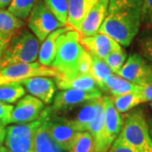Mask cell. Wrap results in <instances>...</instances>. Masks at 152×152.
I'll return each instance as SVG.
<instances>
[{"mask_svg": "<svg viewBox=\"0 0 152 152\" xmlns=\"http://www.w3.org/2000/svg\"><path fill=\"white\" fill-rule=\"evenodd\" d=\"M142 3L143 0H109L107 14L99 31L121 46H129L140 27Z\"/></svg>", "mask_w": 152, "mask_h": 152, "instance_id": "cell-1", "label": "cell"}, {"mask_svg": "<svg viewBox=\"0 0 152 152\" xmlns=\"http://www.w3.org/2000/svg\"><path fill=\"white\" fill-rule=\"evenodd\" d=\"M116 140L137 152H152L148 121L141 109H135L126 114L123 129Z\"/></svg>", "mask_w": 152, "mask_h": 152, "instance_id": "cell-2", "label": "cell"}, {"mask_svg": "<svg viewBox=\"0 0 152 152\" xmlns=\"http://www.w3.org/2000/svg\"><path fill=\"white\" fill-rule=\"evenodd\" d=\"M80 33L70 29L62 34L58 41V48L51 67L58 75L65 78L77 76V67L84 48L80 42Z\"/></svg>", "mask_w": 152, "mask_h": 152, "instance_id": "cell-3", "label": "cell"}, {"mask_svg": "<svg viewBox=\"0 0 152 152\" xmlns=\"http://www.w3.org/2000/svg\"><path fill=\"white\" fill-rule=\"evenodd\" d=\"M40 42L33 33L20 30L11 38L0 61V69L17 64H31L38 58Z\"/></svg>", "mask_w": 152, "mask_h": 152, "instance_id": "cell-4", "label": "cell"}, {"mask_svg": "<svg viewBox=\"0 0 152 152\" xmlns=\"http://www.w3.org/2000/svg\"><path fill=\"white\" fill-rule=\"evenodd\" d=\"M42 120L41 114L36 121L8 126L4 140L6 149L10 152H34V137Z\"/></svg>", "mask_w": 152, "mask_h": 152, "instance_id": "cell-5", "label": "cell"}, {"mask_svg": "<svg viewBox=\"0 0 152 152\" xmlns=\"http://www.w3.org/2000/svg\"><path fill=\"white\" fill-rule=\"evenodd\" d=\"M28 27L42 42L49 34L55 30L65 26L51 13L45 5L43 0H37L28 18Z\"/></svg>", "mask_w": 152, "mask_h": 152, "instance_id": "cell-6", "label": "cell"}, {"mask_svg": "<svg viewBox=\"0 0 152 152\" xmlns=\"http://www.w3.org/2000/svg\"><path fill=\"white\" fill-rule=\"evenodd\" d=\"M58 71L52 67L45 66L39 62L31 64H17L7 66L0 69V86L20 82L35 76L57 77Z\"/></svg>", "mask_w": 152, "mask_h": 152, "instance_id": "cell-7", "label": "cell"}, {"mask_svg": "<svg viewBox=\"0 0 152 152\" xmlns=\"http://www.w3.org/2000/svg\"><path fill=\"white\" fill-rule=\"evenodd\" d=\"M46 124L49 134L55 141L68 151L77 133L70 119L57 115L48 107L46 108Z\"/></svg>", "mask_w": 152, "mask_h": 152, "instance_id": "cell-8", "label": "cell"}, {"mask_svg": "<svg viewBox=\"0 0 152 152\" xmlns=\"http://www.w3.org/2000/svg\"><path fill=\"white\" fill-rule=\"evenodd\" d=\"M117 75L135 85L145 86L151 83L152 67L147 64L142 56L133 53L127 58Z\"/></svg>", "mask_w": 152, "mask_h": 152, "instance_id": "cell-9", "label": "cell"}, {"mask_svg": "<svg viewBox=\"0 0 152 152\" xmlns=\"http://www.w3.org/2000/svg\"><path fill=\"white\" fill-rule=\"evenodd\" d=\"M101 97H102V91L91 92L75 89L61 90L55 95L52 109L55 113L66 112Z\"/></svg>", "mask_w": 152, "mask_h": 152, "instance_id": "cell-10", "label": "cell"}, {"mask_svg": "<svg viewBox=\"0 0 152 152\" xmlns=\"http://www.w3.org/2000/svg\"><path fill=\"white\" fill-rule=\"evenodd\" d=\"M44 110V103L31 95L21 98L11 113L10 124H27L37 120Z\"/></svg>", "mask_w": 152, "mask_h": 152, "instance_id": "cell-11", "label": "cell"}, {"mask_svg": "<svg viewBox=\"0 0 152 152\" xmlns=\"http://www.w3.org/2000/svg\"><path fill=\"white\" fill-rule=\"evenodd\" d=\"M80 42L89 53L102 59H104L110 53L121 46L113 38L100 31L91 37H80Z\"/></svg>", "mask_w": 152, "mask_h": 152, "instance_id": "cell-12", "label": "cell"}, {"mask_svg": "<svg viewBox=\"0 0 152 152\" xmlns=\"http://www.w3.org/2000/svg\"><path fill=\"white\" fill-rule=\"evenodd\" d=\"M18 83L21 84L31 96L38 98L44 104H50L53 101L56 84L48 77L35 76Z\"/></svg>", "mask_w": 152, "mask_h": 152, "instance_id": "cell-13", "label": "cell"}, {"mask_svg": "<svg viewBox=\"0 0 152 152\" xmlns=\"http://www.w3.org/2000/svg\"><path fill=\"white\" fill-rule=\"evenodd\" d=\"M104 107V124L109 143L113 145L118 137L124 125V118L114 107L112 96L102 97Z\"/></svg>", "mask_w": 152, "mask_h": 152, "instance_id": "cell-14", "label": "cell"}, {"mask_svg": "<svg viewBox=\"0 0 152 152\" xmlns=\"http://www.w3.org/2000/svg\"><path fill=\"white\" fill-rule=\"evenodd\" d=\"M109 0H99L82 23L80 30V37H91L97 33L106 19L108 10Z\"/></svg>", "mask_w": 152, "mask_h": 152, "instance_id": "cell-15", "label": "cell"}, {"mask_svg": "<svg viewBox=\"0 0 152 152\" xmlns=\"http://www.w3.org/2000/svg\"><path fill=\"white\" fill-rule=\"evenodd\" d=\"M102 97L99 101L96 116L88 127V132H90L94 138L96 152H107L112 145L107 140L105 129Z\"/></svg>", "mask_w": 152, "mask_h": 152, "instance_id": "cell-16", "label": "cell"}, {"mask_svg": "<svg viewBox=\"0 0 152 152\" xmlns=\"http://www.w3.org/2000/svg\"><path fill=\"white\" fill-rule=\"evenodd\" d=\"M99 0H68L69 14L67 25L76 31H80L82 23L89 12Z\"/></svg>", "mask_w": 152, "mask_h": 152, "instance_id": "cell-17", "label": "cell"}, {"mask_svg": "<svg viewBox=\"0 0 152 152\" xmlns=\"http://www.w3.org/2000/svg\"><path fill=\"white\" fill-rule=\"evenodd\" d=\"M42 123L34 137V152H67L49 134L46 124V108L42 113Z\"/></svg>", "mask_w": 152, "mask_h": 152, "instance_id": "cell-18", "label": "cell"}, {"mask_svg": "<svg viewBox=\"0 0 152 152\" xmlns=\"http://www.w3.org/2000/svg\"><path fill=\"white\" fill-rule=\"evenodd\" d=\"M72 28L69 26L55 30L54 31L49 34L46 37L42 45L40 46L38 53V62L45 66L50 67L55 58L57 48H58V41L59 37L66 31H69Z\"/></svg>", "mask_w": 152, "mask_h": 152, "instance_id": "cell-19", "label": "cell"}, {"mask_svg": "<svg viewBox=\"0 0 152 152\" xmlns=\"http://www.w3.org/2000/svg\"><path fill=\"white\" fill-rule=\"evenodd\" d=\"M56 85L60 90L75 89L86 91H102L98 86L97 83L91 75H77L72 78H65L58 75L55 77Z\"/></svg>", "mask_w": 152, "mask_h": 152, "instance_id": "cell-20", "label": "cell"}, {"mask_svg": "<svg viewBox=\"0 0 152 152\" xmlns=\"http://www.w3.org/2000/svg\"><path fill=\"white\" fill-rule=\"evenodd\" d=\"M140 89L141 86L131 83L117 74H112L106 79L101 90L109 92L113 96H118L129 93H138Z\"/></svg>", "mask_w": 152, "mask_h": 152, "instance_id": "cell-21", "label": "cell"}, {"mask_svg": "<svg viewBox=\"0 0 152 152\" xmlns=\"http://www.w3.org/2000/svg\"><path fill=\"white\" fill-rule=\"evenodd\" d=\"M101 98H97L83 104L81 108L79 110L75 117L73 119H70L76 132L88 131L89 125L96 116L98 104Z\"/></svg>", "mask_w": 152, "mask_h": 152, "instance_id": "cell-22", "label": "cell"}, {"mask_svg": "<svg viewBox=\"0 0 152 152\" xmlns=\"http://www.w3.org/2000/svg\"><path fill=\"white\" fill-rule=\"evenodd\" d=\"M24 26V21L9 10H0V33L13 37Z\"/></svg>", "mask_w": 152, "mask_h": 152, "instance_id": "cell-23", "label": "cell"}, {"mask_svg": "<svg viewBox=\"0 0 152 152\" xmlns=\"http://www.w3.org/2000/svg\"><path fill=\"white\" fill-rule=\"evenodd\" d=\"M26 94V89L21 84L13 82L0 86V101L4 103L16 102Z\"/></svg>", "mask_w": 152, "mask_h": 152, "instance_id": "cell-24", "label": "cell"}, {"mask_svg": "<svg viewBox=\"0 0 152 152\" xmlns=\"http://www.w3.org/2000/svg\"><path fill=\"white\" fill-rule=\"evenodd\" d=\"M67 152H96L95 141L91 134L88 131L77 132Z\"/></svg>", "mask_w": 152, "mask_h": 152, "instance_id": "cell-25", "label": "cell"}, {"mask_svg": "<svg viewBox=\"0 0 152 152\" xmlns=\"http://www.w3.org/2000/svg\"><path fill=\"white\" fill-rule=\"evenodd\" d=\"M114 107L120 113H126L143 103L141 96L139 93H129L118 96H113Z\"/></svg>", "mask_w": 152, "mask_h": 152, "instance_id": "cell-26", "label": "cell"}, {"mask_svg": "<svg viewBox=\"0 0 152 152\" xmlns=\"http://www.w3.org/2000/svg\"><path fill=\"white\" fill-rule=\"evenodd\" d=\"M91 56H92V65H91V75L92 76L93 79L97 83L99 88L102 89L106 79L113 73L103 59L98 58L96 56H93V55Z\"/></svg>", "mask_w": 152, "mask_h": 152, "instance_id": "cell-27", "label": "cell"}, {"mask_svg": "<svg viewBox=\"0 0 152 152\" xmlns=\"http://www.w3.org/2000/svg\"><path fill=\"white\" fill-rule=\"evenodd\" d=\"M37 0H12L8 10L22 20H27Z\"/></svg>", "mask_w": 152, "mask_h": 152, "instance_id": "cell-28", "label": "cell"}, {"mask_svg": "<svg viewBox=\"0 0 152 152\" xmlns=\"http://www.w3.org/2000/svg\"><path fill=\"white\" fill-rule=\"evenodd\" d=\"M43 2L51 13L66 26L69 14L68 0H43Z\"/></svg>", "mask_w": 152, "mask_h": 152, "instance_id": "cell-29", "label": "cell"}, {"mask_svg": "<svg viewBox=\"0 0 152 152\" xmlns=\"http://www.w3.org/2000/svg\"><path fill=\"white\" fill-rule=\"evenodd\" d=\"M126 59L127 54L122 46H120L118 48L113 50L112 53H110L103 60L113 74H118L124 64Z\"/></svg>", "mask_w": 152, "mask_h": 152, "instance_id": "cell-30", "label": "cell"}, {"mask_svg": "<svg viewBox=\"0 0 152 152\" xmlns=\"http://www.w3.org/2000/svg\"><path fill=\"white\" fill-rule=\"evenodd\" d=\"M92 65V56L86 50H83L77 67V75H91Z\"/></svg>", "mask_w": 152, "mask_h": 152, "instance_id": "cell-31", "label": "cell"}, {"mask_svg": "<svg viewBox=\"0 0 152 152\" xmlns=\"http://www.w3.org/2000/svg\"><path fill=\"white\" fill-rule=\"evenodd\" d=\"M141 22L147 26L152 27V0H143Z\"/></svg>", "mask_w": 152, "mask_h": 152, "instance_id": "cell-32", "label": "cell"}, {"mask_svg": "<svg viewBox=\"0 0 152 152\" xmlns=\"http://www.w3.org/2000/svg\"><path fill=\"white\" fill-rule=\"evenodd\" d=\"M14 109V106L10 104L4 103L0 101V123L3 124H10L11 113Z\"/></svg>", "mask_w": 152, "mask_h": 152, "instance_id": "cell-33", "label": "cell"}, {"mask_svg": "<svg viewBox=\"0 0 152 152\" xmlns=\"http://www.w3.org/2000/svg\"><path fill=\"white\" fill-rule=\"evenodd\" d=\"M140 47L143 55L152 61V37L142 39L140 42Z\"/></svg>", "mask_w": 152, "mask_h": 152, "instance_id": "cell-34", "label": "cell"}, {"mask_svg": "<svg viewBox=\"0 0 152 152\" xmlns=\"http://www.w3.org/2000/svg\"><path fill=\"white\" fill-rule=\"evenodd\" d=\"M139 94L141 96L143 102H152V83L141 86V89L139 91Z\"/></svg>", "mask_w": 152, "mask_h": 152, "instance_id": "cell-35", "label": "cell"}, {"mask_svg": "<svg viewBox=\"0 0 152 152\" xmlns=\"http://www.w3.org/2000/svg\"><path fill=\"white\" fill-rule=\"evenodd\" d=\"M107 152H137L134 150L131 149L130 147L124 145L123 143H121L118 140H115V141L113 143V145H111L110 149Z\"/></svg>", "mask_w": 152, "mask_h": 152, "instance_id": "cell-36", "label": "cell"}, {"mask_svg": "<svg viewBox=\"0 0 152 152\" xmlns=\"http://www.w3.org/2000/svg\"><path fill=\"white\" fill-rule=\"evenodd\" d=\"M11 38H12V37H10V36H7V35L0 33V61L2 58V56L4 54V50L7 48L9 42H10Z\"/></svg>", "mask_w": 152, "mask_h": 152, "instance_id": "cell-37", "label": "cell"}, {"mask_svg": "<svg viewBox=\"0 0 152 152\" xmlns=\"http://www.w3.org/2000/svg\"><path fill=\"white\" fill-rule=\"evenodd\" d=\"M5 125L0 123V145H3L5 137Z\"/></svg>", "mask_w": 152, "mask_h": 152, "instance_id": "cell-38", "label": "cell"}, {"mask_svg": "<svg viewBox=\"0 0 152 152\" xmlns=\"http://www.w3.org/2000/svg\"><path fill=\"white\" fill-rule=\"evenodd\" d=\"M12 0H0V10H4L6 7H9Z\"/></svg>", "mask_w": 152, "mask_h": 152, "instance_id": "cell-39", "label": "cell"}, {"mask_svg": "<svg viewBox=\"0 0 152 152\" xmlns=\"http://www.w3.org/2000/svg\"><path fill=\"white\" fill-rule=\"evenodd\" d=\"M147 121H148V125H149L150 134H151V139H152V117L151 118H149Z\"/></svg>", "mask_w": 152, "mask_h": 152, "instance_id": "cell-40", "label": "cell"}, {"mask_svg": "<svg viewBox=\"0 0 152 152\" xmlns=\"http://www.w3.org/2000/svg\"><path fill=\"white\" fill-rule=\"evenodd\" d=\"M0 152H10L4 145H0Z\"/></svg>", "mask_w": 152, "mask_h": 152, "instance_id": "cell-41", "label": "cell"}, {"mask_svg": "<svg viewBox=\"0 0 152 152\" xmlns=\"http://www.w3.org/2000/svg\"><path fill=\"white\" fill-rule=\"evenodd\" d=\"M150 107H151V108L152 109V102H151V104H150Z\"/></svg>", "mask_w": 152, "mask_h": 152, "instance_id": "cell-42", "label": "cell"}, {"mask_svg": "<svg viewBox=\"0 0 152 152\" xmlns=\"http://www.w3.org/2000/svg\"><path fill=\"white\" fill-rule=\"evenodd\" d=\"M151 83H152V76H151Z\"/></svg>", "mask_w": 152, "mask_h": 152, "instance_id": "cell-43", "label": "cell"}]
</instances>
